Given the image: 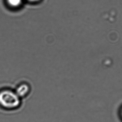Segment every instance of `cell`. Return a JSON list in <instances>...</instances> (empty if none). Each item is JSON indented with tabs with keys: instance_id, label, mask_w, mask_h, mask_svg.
<instances>
[{
	"instance_id": "obj_2",
	"label": "cell",
	"mask_w": 122,
	"mask_h": 122,
	"mask_svg": "<svg viewBox=\"0 0 122 122\" xmlns=\"http://www.w3.org/2000/svg\"><path fill=\"white\" fill-rule=\"evenodd\" d=\"M18 97L22 99L29 94L31 91L30 85L27 82H22L19 84L14 90Z\"/></svg>"
},
{
	"instance_id": "obj_1",
	"label": "cell",
	"mask_w": 122,
	"mask_h": 122,
	"mask_svg": "<svg viewBox=\"0 0 122 122\" xmlns=\"http://www.w3.org/2000/svg\"><path fill=\"white\" fill-rule=\"evenodd\" d=\"M21 103V99L15 91L8 88L0 90V106L8 110L16 109Z\"/></svg>"
},
{
	"instance_id": "obj_4",
	"label": "cell",
	"mask_w": 122,
	"mask_h": 122,
	"mask_svg": "<svg viewBox=\"0 0 122 122\" xmlns=\"http://www.w3.org/2000/svg\"><path fill=\"white\" fill-rule=\"evenodd\" d=\"M42 0H25V1L26 3L34 5L39 3L42 1Z\"/></svg>"
},
{
	"instance_id": "obj_3",
	"label": "cell",
	"mask_w": 122,
	"mask_h": 122,
	"mask_svg": "<svg viewBox=\"0 0 122 122\" xmlns=\"http://www.w3.org/2000/svg\"><path fill=\"white\" fill-rule=\"evenodd\" d=\"M7 7L12 10H18L22 8L26 2L25 0H4Z\"/></svg>"
},
{
	"instance_id": "obj_5",
	"label": "cell",
	"mask_w": 122,
	"mask_h": 122,
	"mask_svg": "<svg viewBox=\"0 0 122 122\" xmlns=\"http://www.w3.org/2000/svg\"><path fill=\"white\" fill-rule=\"evenodd\" d=\"M121 117H122V108L121 109Z\"/></svg>"
}]
</instances>
